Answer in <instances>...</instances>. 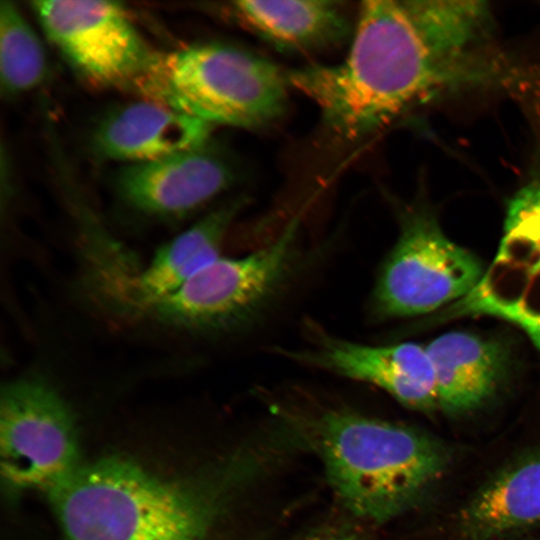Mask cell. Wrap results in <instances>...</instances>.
Returning a JSON list of instances; mask_svg holds the SVG:
<instances>
[{"label": "cell", "instance_id": "obj_1", "mask_svg": "<svg viewBox=\"0 0 540 540\" xmlns=\"http://www.w3.org/2000/svg\"><path fill=\"white\" fill-rule=\"evenodd\" d=\"M491 16L482 1H365L344 59L287 79L326 131L360 140L443 92L512 81V67L489 48Z\"/></svg>", "mask_w": 540, "mask_h": 540}, {"label": "cell", "instance_id": "obj_2", "mask_svg": "<svg viewBox=\"0 0 540 540\" xmlns=\"http://www.w3.org/2000/svg\"><path fill=\"white\" fill-rule=\"evenodd\" d=\"M302 419L339 501L375 523L416 504L451 460L448 446L432 435L350 409L331 407Z\"/></svg>", "mask_w": 540, "mask_h": 540}, {"label": "cell", "instance_id": "obj_3", "mask_svg": "<svg viewBox=\"0 0 540 540\" xmlns=\"http://www.w3.org/2000/svg\"><path fill=\"white\" fill-rule=\"evenodd\" d=\"M67 540H197L194 497L119 458L80 464L47 492Z\"/></svg>", "mask_w": 540, "mask_h": 540}, {"label": "cell", "instance_id": "obj_4", "mask_svg": "<svg viewBox=\"0 0 540 540\" xmlns=\"http://www.w3.org/2000/svg\"><path fill=\"white\" fill-rule=\"evenodd\" d=\"M288 87L287 72L270 60L210 42L158 54L135 90L212 126L256 130L283 115Z\"/></svg>", "mask_w": 540, "mask_h": 540}, {"label": "cell", "instance_id": "obj_5", "mask_svg": "<svg viewBox=\"0 0 540 540\" xmlns=\"http://www.w3.org/2000/svg\"><path fill=\"white\" fill-rule=\"evenodd\" d=\"M299 219L268 245L241 257H218L148 312L177 328L205 333L239 331L277 299L300 263Z\"/></svg>", "mask_w": 540, "mask_h": 540}, {"label": "cell", "instance_id": "obj_6", "mask_svg": "<svg viewBox=\"0 0 540 540\" xmlns=\"http://www.w3.org/2000/svg\"><path fill=\"white\" fill-rule=\"evenodd\" d=\"M400 231L381 265L370 298L374 320L433 312L470 294L485 267L471 251L450 240L424 206L399 210Z\"/></svg>", "mask_w": 540, "mask_h": 540}, {"label": "cell", "instance_id": "obj_7", "mask_svg": "<svg viewBox=\"0 0 540 540\" xmlns=\"http://www.w3.org/2000/svg\"><path fill=\"white\" fill-rule=\"evenodd\" d=\"M80 464L75 422L61 396L39 379L6 384L0 398L3 479L47 492Z\"/></svg>", "mask_w": 540, "mask_h": 540}, {"label": "cell", "instance_id": "obj_8", "mask_svg": "<svg viewBox=\"0 0 540 540\" xmlns=\"http://www.w3.org/2000/svg\"><path fill=\"white\" fill-rule=\"evenodd\" d=\"M32 7L51 43L93 85L135 89L158 56L119 3L50 0Z\"/></svg>", "mask_w": 540, "mask_h": 540}, {"label": "cell", "instance_id": "obj_9", "mask_svg": "<svg viewBox=\"0 0 540 540\" xmlns=\"http://www.w3.org/2000/svg\"><path fill=\"white\" fill-rule=\"evenodd\" d=\"M490 315L520 327L540 350V179L509 200L503 237L477 287L441 319Z\"/></svg>", "mask_w": 540, "mask_h": 540}, {"label": "cell", "instance_id": "obj_10", "mask_svg": "<svg viewBox=\"0 0 540 540\" xmlns=\"http://www.w3.org/2000/svg\"><path fill=\"white\" fill-rule=\"evenodd\" d=\"M308 344L277 348L275 353L297 364L374 385L408 408L439 409L434 366L426 347L405 342L369 345L335 336L309 322Z\"/></svg>", "mask_w": 540, "mask_h": 540}, {"label": "cell", "instance_id": "obj_11", "mask_svg": "<svg viewBox=\"0 0 540 540\" xmlns=\"http://www.w3.org/2000/svg\"><path fill=\"white\" fill-rule=\"evenodd\" d=\"M234 177L231 161L208 141L155 161L128 165L117 184L134 208L154 216L178 217L215 198Z\"/></svg>", "mask_w": 540, "mask_h": 540}, {"label": "cell", "instance_id": "obj_12", "mask_svg": "<svg viewBox=\"0 0 540 540\" xmlns=\"http://www.w3.org/2000/svg\"><path fill=\"white\" fill-rule=\"evenodd\" d=\"M213 126L152 100L127 104L106 115L94 134L103 158L140 164L210 141Z\"/></svg>", "mask_w": 540, "mask_h": 540}, {"label": "cell", "instance_id": "obj_13", "mask_svg": "<svg viewBox=\"0 0 540 540\" xmlns=\"http://www.w3.org/2000/svg\"><path fill=\"white\" fill-rule=\"evenodd\" d=\"M223 15L279 51L313 53L334 48L353 32L344 3L328 0H244Z\"/></svg>", "mask_w": 540, "mask_h": 540}, {"label": "cell", "instance_id": "obj_14", "mask_svg": "<svg viewBox=\"0 0 540 540\" xmlns=\"http://www.w3.org/2000/svg\"><path fill=\"white\" fill-rule=\"evenodd\" d=\"M540 523V448L529 450L489 478L460 510L469 540H496Z\"/></svg>", "mask_w": 540, "mask_h": 540}, {"label": "cell", "instance_id": "obj_15", "mask_svg": "<svg viewBox=\"0 0 540 540\" xmlns=\"http://www.w3.org/2000/svg\"><path fill=\"white\" fill-rule=\"evenodd\" d=\"M434 366L439 409L462 414L479 408L496 391L507 368L503 345L452 331L426 346Z\"/></svg>", "mask_w": 540, "mask_h": 540}, {"label": "cell", "instance_id": "obj_16", "mask_svg": "<svg viewBox=\"0 0 540 540\" xmlns=\"http://www.w3.org/2000/svg\"><path fill=\"white\" fill-rule=\"evenodd\" d=\"M245 203L243 197L226 202L160 247L136 278L128 280L134 304L148 311L220 257L222 241Z\"/></svg>", "mask_w": 540, "mask_h": 540}, {"label": "cell", "instance_id": "obj_17", "mask_svg": "<svg viewBox=\"0 0 540 540\" xmlns=\"http://www.w3.org/2000/svg\"><path fill=\"white\" fill-rule=\"evenodd\" d=\"M47 71L43 46L18 8L0 3L1 89L15 96L38 86Z\"/></svg>", "mask_w": 540, "mask_h": 540}, {"label": "cell", "instance_id": "obj_18", "mask_svg": "<svg viewBox=\"0 0 540 540\" xmlns=\"http://www.w3.org/2000/svg\"><path fill=\"white\" fill-rule=\"evenodd\" d=\"M319 540H361V539H359L355 535L341 534V535L328 536Z\"/></svg>", "mask_w": 540, "mask_h": 540}, {"label": "cell", "instance_id": "obj_19", "mask_svg": "<svg viewBox=\"0 0 540 540\" xmlns=\"http://www.w3.org/2000/svg\"><path fill=\"white\" fill-rule=\"evenodd\" d=\"M496 540H504V539H496ZM510 540H512V539H510Z\"/></svg>", "mask_w": 540, "mask_h": 540}]
</instances>
